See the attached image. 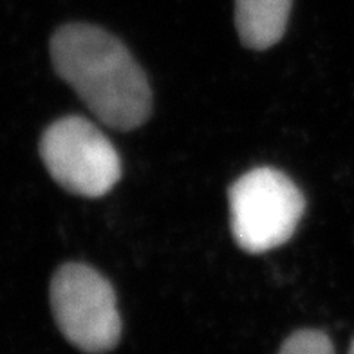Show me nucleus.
Listing matches in <instances>:
<instances>
[{"mask_svg":"<svg viewBox=\"0 0 354 354\" xmlns=\"http://www.w3.org/2000/svg\"><path fill=\"white\" fill-rule=\"evenodd\" d=\"M349 354H354V340H353V344H351V349H349Z\"/></svg>","mask_w":354,"mask_h":354,"instance_id":"0eeeda50","label":"nucleus"},{"mask_svg":"<svg viewBox=\"0 0 354 354\" xmlns=\"http://www.w3.org/2000/svg\"><path fill=\"white\" fill-rule=\"evenodd\" d=\"M56 73L105 125L134 131L152 112V91L140 64L116 37L88 24H67L51 40Z\"/></svg>","mask_w":354,"mask_h":354,"instance_id":"f257e3e1","label":"nucleus"},{"mask_svg":"<svg viewBox=\"0 0 354 354\" xmlns=\"http://www.w3.org/2000/svg\"><path fill=\"white\" fill-rule=\"evenodd\" d=\"M279 354H335L329 336L320 331L304 329L289 336Z\"/></svg>","mask_w":354,"mask_h":354,"instance_id":"423d86ee","label":"nucleus"},{"mask_svg":"<svg viewBox=\"0 0 354 354\" xmlns=\"http://www.w3.org/2000/svg\"><path fill=\"white\" fill-rule=\"evenodd\" d=\"M291 0H235V26L241 42L264 51L284 37Z\"/></svg>","mask_w":354,"mask_h":354,"instance_id":"39448f33","label":"nucleus"},{"mask_svg":"<svg viewBox=\"0 0 354 354\" xmlns=\"http://www.w3.org/2000/svg\"><path fill=\"white\" fill-rule=\"evenodd\" d=\"M51 308L62 335L84 353H107L120 342L122 318L114 289L91 266L71 262L56 271Z\"/></svg>","mask_w":354,"mask_h":354,"instance_id":"7ed1b4c3","label":"nucleus"},{"mask_svg":"<svg viewBox=\"0 0 354 354\" xmlns=\"http://www.w3.org/2000/svg\"><path fill=\"white\" fill-rule=\"evenodd\" d=\"M228 196L233 239L248 253H266L288 243L306 208L297 185L270 167L239 177Z\"/></svg>","mask_w":354,"mask_h":354,"instance_id":"f03ea898","label":"nucleus"},{"mask_svg":"<svg viewBox=\"0 0 354 354\" xmlns=\"http://www.w3.org/2000/svg\"><path fill=\"white\" fill-rule=\"evenodd\" d=\"M40 156L53 179L76 196H105L122 177V159L114 145L85 118L53 123L42 136Z\"/></svg>","mask_w":354,"mask_h":354,"instance_id":"20e7f679","label":"nucleus"}]
</instances>
